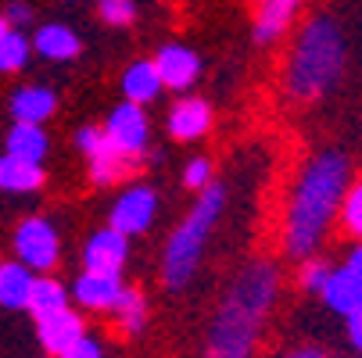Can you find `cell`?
<instances>
[{
  "instance_id": "obj_12",
  "label": "cell",
  "mask_w": 362,
  "mask_h": 358,
  "mask_svg": "<svg viewBox=\"0 0 362 358\" xmlns=\"http://www.w3.org/2000/svg\"><path fill=\"white\" fill-rule=\"evenodd\" d=\"M165 122H169V133L187 143V140H197L212 129V108H209V100H201V97H183L169 108Z\"/></svg>"
},
{
  "instance_id": "obj_15",
  "label": "cell",
  "mask_w": 362,
  "mask_h": 358,
  "mask_svg": "<svg viewBox=\"0 0 362 358\" xmlns=\"http://www.w3.org/2000/svg\"><path fill=\"white\" fill-rule=\"evenodd\" d=\"M54 108H58V97H54V90H47V86H22L11 97L15 122H36V126H43L50 115H54Z\"/></svg>"
},
{
  "instance_id": "obj_17",
  "label": "cell",
  "mask_w": 362,
  "mask_h": 358,
  "mask_svg": "<svg viewBox=\"0 0 362 358\" xmlns=\"http://www.w3.org/2000/svg\"><path fill=\"white\" fill-rule=\"evenodd\" d=\"M162 90L165 86H162V76L154 68V61H133L122 72V93L133 105H151V100H158Z\"/></svg>"
},
{
  "instance_id": "obj_28",
  "label": "cell",
  "mask_w": 362,
  "mask_h": 358,
  "mask_svg": "<svg viewBox=\"0 0 362 358\" xmlns=\"http://www.w3.org/2000/svg\"><path fill=\"white\" fill-rule=\"evenodd\" d=\"M209 183H212V162H209V158L187 162V169H183V186H187V190H204Z\"/></svg>"
},
{
  "instance_id": "obj_16",
  "label": "cell",
  "mask_w": 362,
  "mask_h": 358,
  "mask_svg": "<svg viewBox=\"0 0 362 358\" xmlns=\"http://www.w3.org/2000/svg\"><path fill=\"white\" fill-rule=\"evenodd\" d=\"M43 186V165L15 158V155H0V190L8 193H33Z\"/></svg>"
},
{
  "instance_id": "obj_27",
  "label": "cell",
  "mask_w": 362,
  "mask_h": 358,
  "mask_svg": "<svg viewBox=\"0 0 362 358\" xmlns=\"http://www.w3.org/2000/svg\"><path fill=\"white\" fill-rule=\"evenodd\" d=\"M97 15L108 25H129L136 18V4L133 0H97Z\"/></svg>"
},
{
  "instance_id": "obj_3",
  "label": "cell",
  "mask_w": 362,
  "mask_h": 358,
  "mask_svg": "<svg viewBox=\"0 0 362 358\" xmlns=\"http://www.w3.org/2000/svg\"><path fill=\"white\" fill-rule=\"evenodd\" d=\"M344 58L348 50H344L341 25L327 15L313 18L294 43V54L287 65V93L294 100H313L334 90L344 72Z\"/></svg>"
},
{
  "instance_id": "obj_9",
  "label": "cell",
  "mask_w": 362,
  "mask_h": 358,
  "mask_svg": "<svg viewBox=\"0 0 362 358\" xmlns=\"http://www.w3.org/2000/svg\"><path fill=\"white\" fill-rule=\"evenodd\" d=\"M154 68L162 76V86L165 90H176V93H187L197 76H201V58L194 54L190 47H180V43H169L158 50V58H154Z\"/></svg>"
},
{
  "instance_id": "obj_18",
  "label": "cell",
  "mask_w": 362,
  "mask_h": 358,
  "mask_svg": "<svg viewBox=\"0 0 362 358\" xmlns=\"http://www.w3.org/2000/svg\"><path fill=\"white\" fill-rule=\"evenodd\" d=\"M33 290V269H25L18 258L15 262H0V304L11 312H22L29 304Z\"/></svg>"
},
{
  "instance_id": "obj_22",
  "label": "cell",
  "mask_w": 362,
  "mask_h": 358,
  "mask_svg": "<svg viewBox=\"0 0 362 358\" xmlns=\"http://www.w3.org/2000/svg\"><path fill=\"white\" fill-rule=\"evenodd\" d=\"M29 40L22 36V29H15L4 15H0V72H18L29 61Z\"/></svg>"
},
{
  "instance_id": "obj_29",
  "label": "cell",
  "mask_w": 362,
  "mask_h": 358,
  "mask_svg": "<svg viewBox=\"0 0 362 358\" xmlns=\"http://www.w3.org/2000/svg\"><path fill=\"white\" fill-rule=\"evenodd\" d=\"M76 143H79V150H83L86 158L100 155V150L108 147V140H105V129H97V126H83V129L76 133Z\"/></svg>"
},
{
  "instance_id": "obj_5",
  "label": "cell",
  "mask_w": 362,
  "mask_h": 358,
  "mask_svg": "<svg viewBox=\"0 0 362 358\" xmlns=\"http://www.w3.org/2000/svg\"><path fill=\"white\" fill-rule=\"evenodd\" d=\"M15 254L18 262L33 273H47L58 265V254H62V240H58V229L50 226L47 219L33 215V219H22L18 229H15Z\"/></svg>"
},
{
  "instance_id": "obj_21",
  "label": "cell",
  "mask_w": 362,
  "mask_h": 358,
  "mask_svg": "<svg viewBox=\"0 0 362 358\" xmlns=\"http://www.w3.org/2000/svg\"><path fill=\"white\" fill-rule=\"evenodd\" d=\"M25 309L33 316H47V312H58V309H69V290L65 283L50 280V276H33V290H29V304Z\"/></svg>"
},
{
  "instance_id": "obj_14",
  "label": "cell",
  "mask_w": 362,
  "mask_h": 358,
  "mask_svg": "<svg viewBox=\"0 0 362 358\" xmlns=\"http://www.w3.org/2000/svg\"><path fill=\"white\" fill-rule=\"evenodd\" d=\"M320 297L327 301V309L337 312V316H351L362 309V283L348 273V269H330Z\"/></svg>"
},
{
  "instance_id": "obj_32",
  "label": "cell",
  "mask_w": 362,
  "mask_h": 358,
  "mask_svg": "<svg viewBox=\"0 0 362 358\" xmlns=\"http://www.w3.org/2000/svg\"><path fill=\"white\" fill-rule=\"evenodd\" d=\"M344 319H348V340H351V347L362 354V309L351 312V316H344Z\"/></svg>"
},
{
  "instance_id": "obj_26",
  "label": "cell",
  "mask_w": 362,
  "mask_h": 358,
  "mask_svg": "<svg viewBox=\"0 0 362 358\" xmlns=\"http://www.w3.org/2000/svg\"><path fill=\"white\" fill-rule=\"evenodd\" d=\"M327 276H330V262H323V258H301V273H298V287L301 290L320 294Z\"/></svg>"
},
{
  "instance_id": "obj_34",
  "label": "cell",
  "mask_w": 362,
  "mask_h": 358,
  "mask_svg": "<svg viewBox=\"0 0 362 358\" xmlns=\"http://www.w3.org/2000/svg\"><path fill=\"white\" fill-rule=\"evenodd\" d=\"M287 358H323L316 347H301V351H294V354H287Z\"/></svg>"
},
{
  "instance_id": "obj_8",
  "label": "cell",
  "mask_w": 362,
  "mask_h": 358,
  "mask_svg": "<svg viewBox=\"0 0 362 358\" xmlns=\"http://www.w3.org/2000/svg\"><path fill=\"white\" fill-rule=\"evenodd\" d=\"M129 258V237H122L119 229H97L86 247H83V265L90 273H115L122 276V265Z\"/></svg>"
},
{
  "instance_id": "obj_30",
  "label": "cell",
  "mask_w": 362,
  "mask_h": 358,
  "mask_svg": "<svg viewBox=\"0 0 362 358\" xmlns=\"http://www.w3.org/2000/svg\"><path fill=\"white\" fill-rule=\"evenodd\" d=\"M58 358H105V347H100V340H93V337H79V340H72Z\"/></svg>"
},
{
  "instance_id": "obj_24",
  "label": "cell",
  "mask_w": 362,
  "mask_h": 358,
  "mask_svg": "<svg viewBox=\"0 0 362 358\" xmlns=\"http://www.w3.org/2000/svg\"><path fill=\"white\" fill-rule=\"evenodd\" d=\"M337 215H341L344 233L362 237V179H358V183H348V190H344V197H341Z\"/></svg>"
},
{
  "instance_id": "obj_23",
  "label": "cell",
  "mask_w": 362,
  "mask_h": 358,
  "mask_svg": "<svg viewBox=\"0 0 362 358\" xmlns=\"http://www.w3.org/2000/svg\"><path fill=\"white\" fill-rule=\"evenodd\" d=\"M112 312H115V323L122 333H140L144 323H147V301L136 287H122L119 301L112 304Z\"/></svg>"
},
{
  "instance_id": "obj_2",
  "label": "cell",
  "mask_w": 362,
  "mask_h": 358,
  "mask_svg": "<svg viewBox=\"0 0 362 358\" xmlns=\"http://www.w3.org/2000/svg\"><path fill=\"white\" fill-rule=\"evenodd\" d=\"M276 290H280V269L273 262H266V258L247 262L233 276L219 312H216L209 354L204 358H247L258 340V330H262L266 316L276 304Z\"/></svg>"
},
{
  "instance_id": "obj_33",
  "label": "cell",
  "mask_w": 362,
  "mask_h": 358,
  "mask_svg": "<svg viewBox=\"0 0 362 358\" xmlns=\"http://www.w3.org/2000/svg\"><path fill=\"white\" fill-rule=\"evenodd\" d=\"M344 269H348V273H351V276H355V280L362 283V244H358V247H355V251L348 254V262H344Z\"/></svg>"
},
{
  "instance_id": "obj_7",
  "label": "cell",
  "mask_w": 362,
  "mask_h": 358,
  "mask_svg": "<svg viewBox=\"0 0 362 358\" xmlns=\"http://www.w3.org/2000/svg\"><path fill=\"white\" fill-rule=\"evenodd\" d=\"M154 215H158V193L151 186H129L112 208V229H119L122 237H140L151 229Z\"/></svg>"
},
{
  "instance_id": "obj_10",
  "label": "cell",
  "mask_w": 362,
  "mask_h": 358,
  "mask_svg": "<svg viewBox=\"0 0 362 358\" xmlns=\"http://www.w3.org/2000/svg\"><path fill=\"white\" fill-rule=\"evenodd\" d=\"M122 276H115V273H83L76 283H72V297H76V304L79 309H86V312H112V304L119 301V294H122Z\"/></svg>"
},
{
  "instance_id": "obj_25",
  "label": "cell",
  "mask_w": 362,
  "mask_h": 358,
  "mask_svg": "<svg viewBox=\"0 0 362 358\" xmlns=\"http://www.w3.org/2000/svg\"><path fill=\"white\" fill-rule=\"evenodd\" d=\"M129 162L126 158H119L112 147H105L100 155H93L90 158V179L93 183H100V186H108V183H115L119 176H122V169H126Z\"/></svg>"
},
{
  "instance_id": "obj_31",
  "label": "cell",
  "mask_w": 362,
  "mask_h": 358,
  "mask_svg": "<svg viewBox=\"0 0 362 358\" xmlns=\"http://www.w3.org/2000/svg\"><path fill=\"white\" fill-rule=\"evenodd\" d=\"M4 18H8L15 29H22V25H29V22H33V8H29V4H22V0H11L8 11H4Z\"/></svg>"
},
{
  "instance_id": "obj_6",
  "label": "cell",
  "mask_w": 362,
  "mask_h": 358,
  "mask_svg": "<svg viewBox=\"0 0 362 358\" xmlns=\"http://www.w3.org/2000/svg\"><path fill=\"white\" fill-rule=\"evenodd\" d=\"M147 136H151V126H147L144 105L122 100V105L108 115L105 140H108V147L115 150L119 158H126V162L140 158V155H144V147H147Z\"/></svg>"
},
{
  "instance_id": "obj_13",
  "label": "cell",
  "mask_w": 362,
  "mask_h": 358,
  "mask_svg": "<svg viewBox=\"0 0 362 358\" xmlns=\"http://www.w3.org/2000/svg\"><path fill=\"white\" fill-rule=\"evenodd\" d=\"M29 47L47 61H72V58H79V36L69 25H62V22L40 25Z\"/></svg>"
},
{
  "instance_id": "obj_11",
  "label": "cell",
  "mask_w": 362,
  "mask_h": 358,
  "mask_svg": "<svg viewBox=\"0 0 362 358\" xmlns=\"http://www.w3.org/2000/svg\"><path fill=\"white\" fill-rule=\"evenodd\" d=\"M86 333L83 326V316H76L72 309H58V312H47V316H36V337L43 344V351L50 354H62L72 340H79Z\"/></svg>"
},
{
  "instance_id": "obj_4",
  "label": "cell",
  "mask_w": 362,
  "mask_h": 358,
  "mask_svg": "<svg viewBox=\"0 0 362 358\" xmlns=\"http://www.w3.org/2000/svg\"><path fill=\"white\" fill-rule=\"evenodd\" d=\"M226 208V190L223 183H209L201 190V197L194 201V208L187 212V219L173 229L169 244H165V258H162V280L169 290H183L197 265H201V254H204V244H209L219 215Z\"/></svg>"
},
{
  "instance_id": "obj_1",
  "label": "cell",
  "mask_w": 362,
  "mask_h": 358,
  "mask_svg": "<svg viewBox=\"0 0 362 358\" xmlns=\"http://www.w3.org/2000/svg\"><path fill=\"white\" fill-rule=\"evenodd\" d=\"M351 183V165L337 147H327L301 169V179L291 193L287 226H284V247L287 258L301 262L313 258L316 247L323 244L330 222L337 219L341 197Z\"/></svg>"
},
{
  "instance_id": "obj_20",
  "label": "cell",
  "mask_w": 362,
  "mask_h": 358,
  "mask_svg": "<svg viewBox=\"0 0 362 358\" xmlns=\"http://www.w3.org/2000/svg\"><path fill=\"white\" fill-rule=\"evenodd\" d=\"M298 4L301 0H266L262 11H258V18H255V40L258 43H273L287 29V22L298 11Z\"/></svg>"
},
{
  "instance_id": "obj_19",
  "label": "cell",
  "mask_w": 362,
  "mask_h": 358,
  "mask_svg": "<svg viewBox=\"0 0 362 358\" xmlns=\"http://www.w3.org/2000/svg\"><path fill=\"white\" fill-rule=\"evenodd\" d=\"M47 150H50V140H47L43 126H36V122H15L11 126V133H8V155L43 165Z\"/></svg>"
}]
</instances>
